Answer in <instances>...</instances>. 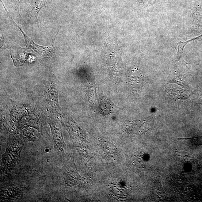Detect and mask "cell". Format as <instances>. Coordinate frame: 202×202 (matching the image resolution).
Masks as SVG:
<instances>
[{"mask_svg":"<svg viewBox=\"0 0 202 202\" xmlns=\"http://www.w3.org/2000/svg\"><path fill=\"white\" fill-rule=\"evenodd\" d=\"M201 103H202V100H201Z\"/></svg>","mask_w":202,"mask_h":202,"instance_id":"4","label":"cell"},{"mask_svg":"<svg viewBox=\"0 0 202 202\" xmlns=\"http://www.w3.org/2000/svg\"><path fill=\"white\" fill-rule=\"evenodd\" d=\"M189 41L181 42L177 44L178 51L177 55L178 59H180L182 57L183 49H184L187 44Z\"/></svg>","mask_w":202,"mask_h":202,"instance_id":"2","label":"cell"},{"mask_svg":"<svg viewBox=\"0 0 202 202\" xmlns=\"http://www.w3.org/2000/svg\"><path fill=\"white\" fill-rule=\"evenodd\" d=\"M16 1H17V2L20 3V2H21L23 0H16Z\"/></svg>","mask_w":202,"mask_h":202,"instance_id":"3","label":"cell"},{"mask_svg":"<svg viewBox=\"0 0 202 202\" xmlns=\"http://www.w3.org/2000/svg\"><path fill=\"white\" fill-rule=\"evenodd\" d=\"M10 18L11 19V20H12V21L13 23H14L15 25H16V26L19 28V29L21 30V32L23 34V35L24 36L25 40V44L27 47L31 48L33 49L35 51L38 52V53L42 54H48V53H50L49 52H50L51 50H52V47L41 46L39 45H38L36 44L35 43V42H34L33 40H32V39L29 38V37L25 34L24 32L22 31V30L20 28V27L18 26V25L15 23V22L13 20V19L11 18V17H10Z\"/></svg>","mask_w":202,"mask_h":202,"instance_id":"1","label":"cell"}]
</instances>
